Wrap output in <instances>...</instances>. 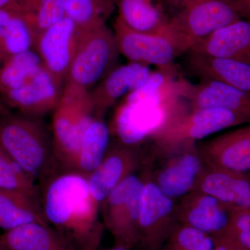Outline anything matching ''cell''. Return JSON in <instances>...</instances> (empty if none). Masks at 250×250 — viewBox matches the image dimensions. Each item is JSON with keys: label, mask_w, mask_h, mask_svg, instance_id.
<instances>
[{"label": "cell", "mask_w": 250, "mask_h": 250, "mask_svg": "<svg viewBox=\"0 0 250 250\" xmlns=\"http://www.w3.org/2000/svg\"><path fill=\"white\" fill-rule=\"evenodd\" d=\"M233 213L214 197L196 190L177 202L179 223L214 238L228 232Z\"/></svg>", "instance_id": "16"}, {"label": "cell", "mask_w": 250, "mask_h": 250, "mask_svg": "<svg viewBox=\"0 0 250 250\" xmlns=\"http://www.w3.org/2000/svg\"><path fill=\"white\" fill-rule=\"evenodd\" d=\"M63 88L42 65L20 88L0 96L6 107L24 116L42 118L54 111L62 99Z\"/></svg>", "instance_id": "13"}, {"label": "cell", "mask_w": 250, "mask_h": 250, "mask_svg": "<svg viewBox=\"0 0 250 250\" xmlns=\"http://www.w3.org/2000/svg\"><path fill=\"white\" fill-rule=\"evenodd\" d=\"M215 246L213 236L179 223L161 250H213Z\"/></svg>", "instance_id": "30"}, {"label": "cell", "mask_w": 250, "mask_h": 250, "mask_svg": "<svg viewBox=\"0 0 250 250\" xmlns=\"http://www.w3.org/2000/svg\"><path fill=\"white\" fill-rule=\"evenodd\" d=\"M250 116L223 109H188L171 120L149 139L154 159L195 144L229 128L250 124Z\"/></svg>", "instance_id": "4"}, {"label": "cell", "mask_w": 250, "mask_h": 250, "mask_svg": "<svg viewBox=\"0 0 250 250\" xmlns=\"http://www.w3.org/2000/svg\"><path fill=\"white\" fill-rule=\"evenodd\" d=\"M34 45V36L19 11L12 6L0 9V65Z\"/></svg>", "instance_id": "24"}, {"label": "cell", "mask_w": 250, "mask_h": 250, "mask_svg": "<svg viewBox=\"0 0 250 250\" xmlns=\"http://www.w3.org/2000/svg\"><path fill=\"white\" fill-rule=\"evenodd\" d=\"M179 224L177 201L161 191L149 173L143 187L136 248L161 250Z\"/></svg>", "instance_id": "9"}, {"label": "cell", "mask_w": 250, "mask_h": 250, "mask_svg": "<svg viewBox=\"0 0 250 250\" xmlns=\"http://www.w3.org/2000/svg\"><path fill=\"white\" fill-rule=\"evenodd\" d=\"M206 166L250 173V125L197 143Z\"/></svg>", "instance_id": "14"}, {"label": "cell", "mask_w": 250, "mask_h": 250, "mask_svg": "<svg viewBox=\"0 0 250 250\" xmlns=\"http://www.w3.org/2000/svg\"><path fill=\"white\" fill-rule=\"evenodd\" d=\"M181 97L190 110L223 108L250 116V93L221 82L200 80L196 83L183 75L179 80Z\"/></svg>", "instance_id": "15"}, {"label": "cell", "mask_w": 250, "mask_h": 250, "mask_svg": "<svg viewBox=\"0 0 250 250\" xmlns=\"http://www.w3.org/2000/svg\"><path fill=\"white\" fill-rule=\"evenodd\" d=\"M0 243L7 250H78L49 225L33 223L5 231Z\"/></svg>", "instance_id": "21"}, {"label": "cell", "mask_w": 250, "mask_h": 250, "mask_svg": "<svg viewBox=\"0 0 250 250\" xmlns=\"http://www.w3.org/2000/svg\"><path fill=\"white\" fill-rule=\"evenodd\" d=\"M11 6L19 11L34 41L42 31L65 16L62 0H14Z\"/></svg>", "instance_id": "27"}, {"label": "cell", "mask_w": 250, "mask_h": 250, "mask_svg": "<svg viewBox=\"0 0 250 250\" xmlns=\"http://www.w3.org/2000/svg\"><path fill=\"white\" fill-rule=\"evenodd\" d=\"M39 186L46 222L78 250H99L104 225L87 177L77 171H61Z\"/></svg>", "instance_id": "1"}, {"label": "cell", "mask_w": 250, "mask_h": 250, "mask_svg": "<svg viewBox=\"0 0 250 250\" xmlns=\"http://www.w3.org/2000/svg\"><path fill=\"white\" fill-rule=\"evenodd\" d=\"M117 6L118 18L132 30L157 34L168 29L169 18L162 0H118Z\"/></svg>", "instance_id": "22"}, {"label": "cell", "mask_w": 250, "mask_h": 250, "mask_svg": "<svg viewBox=\"0 0 250 250\" xmlns=\"http://www.w3.org/2000/svg\"><path fill=\"white\" fill-rule=\"evenodd\" d=\"M106 250H132V249H130V248H126V247L116 245V246L113 247V248H109V249Z\"/></svg>", "instance_id": "33"}, {"label": "cell", "mask_w": 250, "mask_h": 250, "mask_svg": "<svg viewBox=\"0 0 250 250\" xmlns=\"http://www.w3.org/2000/svg\"><path fill=\"white\" fill-rule=\"evenodd\" d=\"M78 38V27L65 16L42 31L34 41V49L42 65L63 88Z\"/></svg>", "instance_id": "12"}, {"label": "cell", "mask_w": 250, "mask_h": 250, "mask_svg": "<svg viewBox=\"0 0 250 250\" xmlns=\"http://www.w3.org/2000/svg\"><path fill=\"white\" fill-rule=\"evenodd\" d=\"M155 161H163L162 164L156 170L150 166L149 178L176 201L195 190L207 167L197 143L164 154Z\"/></svg>", "instance_id": "11"}, {"label": "cell", "mask_w": 250, "mask_h": 250, "mask_svg": "<svg viewBox=\"0 0 250 250\" xmlns=\"http://www.w3.org/2000/svg\"><path fill=\"white\" fill-rule=\"evenodd\" d=\"M162 1L169 18V30L191 48L220 28L247 18L236 0Z\"/></svg>", "instance_id": "5"}, {"label": "cell", "mask_w": 250, "mask_h": 250, "mask_svg": "<svg viewBox=\"0 0 250 250\" xmlns=\"http://www.w3.org/2000/svg\"><path fill=\"white\" fill-rule=\"evenodd\" d=\"M0 250H7L4 246H2V245H1V243H0Z\"/></svg>", "instance_id": "35"}, {"label": "cell", "mask_w": 250, "mask_h": 250, "mask_svg": "<svg viewBox=\"0 0 250 250\" xmlns=\"http://www.w3.org/2000/svg\"><path fill=\"white\" fill-rule=\"evenodd\" d=\"M14 0H0V9L9 7L12 6Z\"/></svg>", "instance_id": "32"}, {"label": "cell", "mask_w": 250, "mask_h": 250, "mask_svg": "<svg viewBox=\"0 0 250 250\" xmlns=\"http://www.w3.org/2000/svg\"><path fill=\"white\" fill-rule=\"evenodd\" d=\"M190 51L250 65V18H242L220 28L197 42Z\"/></svg>", "instance_id": "19"}, {"label": "cell", "mask_w": 250, "mask_h": 250, "mask_svg": "<svg viewBox=\"0 0 250 250\" xmlns=\"http://www.w3.org/2000/svg\"><path fill=\"white\" fill-rule=\"evenodd\" d=\"M185 102L177 106L122 101L109 126L113 139L126 146H141L182 112L188 109Z\"/></svg>", "instance_id": "8"}, {"label": "cell", "mask_w": 250, "mask_h": 250, "mask_svg": "<svg viewBox=\"0 0 250 250\" xmlns=\"http://www.w3.org/2000/svg\"><path fill=\"white\" fill-rule=\"evenodd\" d=\"M111 141L109 125L104 116H95L83 134L77 172L88 177L103 162Z\"/></svg>", "instance_id": "25"}, {"label": "cell", "mask_w": 250, "mask_h": 250, "mask_svg": "<svg viewBox=\"0 0 250 250\" xmlns=\"http://www.w3.org/2000/svg\"><path fill=\"white\" fill-rule=\"evenodd\" d=\"M195 190L236 212L250 208V173L206 167Z\"/></svg>", "instance_id": "18"}, {"label": "cell", "mask_w": 250, "mask_h": 250, "mask_svg": "<svg viewBox=\"0 0 250 250\" xmlns=\"http://www.w3.org/2000/svg\"><path fill=\"white\" fill-rule=\"evenodd\" d=\"M33 223L48 224L40 200L23 192L0 190V228L7 231Z\"/></svg>", "instance_id": "23"}, {"label": "cell", "mask_w": 250, "mask_h": 250, "mask_svg": "<svg viewBox=\"0 0 250 250\" xmlns=\"http://www.w3.org/2000/svg\"><path fill=\"white\" fill-rule=\"evenodd\" d=\"M120 54L114 33L106 23L79 31L63 91L88 93L119 65Z\"/></svg>", "instance_id": "3"}, {"label": "cell", "mask_w": 250, "mask_h": 250, "mask_svg": "<svg viewBox=\"0 0 250 250\" xmlns=\"http://www.w3.org/2000/svg\"><path fill=\"white\" fill-rule=\"evenodd\" d=\"M53 112L51 131L61 171H77L83 134L96 116L88 93L62 91L60 103Z\"/></svg>", "instance_id": "6"}, {"label": "cell", "mask_w": 250, "mask_h": 250, "mask_svg": "<svg viewBox=\"0 0 250 250\" xmlns=\"http://www.w3.org/2000/svg\"><path fill=\"white\" fill-rule=\"evenodd\" d=\"M185 55L186 70L192 76L199 80L216 81L250 93V65L248 64L191 51Z\"/></svg>", "instance_id": "20"}, {"label": "cell", "mask_w": 250, "mask_h": 250, "mask_svg": "<svg viewBox=\"0 0 250 250\" xmlns=\"http://www.w3.org/2000/svg\"><path fill=\"white\" fill-rule=\"evenodd\" d=\"M0 190L23 192L41 201L39 184L24 172L1 147Z\"/></svg>", "instance_id": "29"}, {"label": "cell", "mask_w": 250, "mask_h": 250, "mask_svg": "<svg viewBox=\"0 0 250 250\" xmlns=\"http://www.w3.org/2000/svg\"><path fill=\"white\" fill-rule=\"evenodd\" d=\"M42 66L40 57L34 48L5 62L0 65V96L22 86Z\"/></svg>", "instance_id": "28"}, {"label": "cell", "mask_w": 250, "mask_h": 250, "mask_svg": "<svg viewBox=\"0 0 250 250\" xmlns=\"http://www.w3.org/2000/svg\"><path fill=\"white\" fill-rule=\"evenodd\" d=\"M153 70L150 66L129 62L118 65L88 92L90 103L95 115L105 116L106 111L130 93L146 83Z\"/></svg>", "instance_id": "17"}, {"label": "cell", "mask_w": 250, "mask_h": 250, "mask_svg": "<svg viewBox=\"0 0 250 250\" xmlns=\"http://www.w3.org/2000/svg\"><path fill=\"white\" fill-rule=\"evenodd\" d=\"M6 110H7V108H6V106H4L2 102L0 100V114H1V113H3V112L6 111Z\"/></svg>", "instance_id": "34"}, {"label": "cell", "mask_w": 250, "mask_h": 250, "mask_svg": "<svg viewBox=\"0 0 250 250\" xmlns=\"http://www.w3.org/2000/svg\"><path fill=\"white\" fill-rule=\"evenodd\" d=\"M0 147L39 185L61 172L52 131L42 118L8 109L1 113Z\"/></svg>", "instance_id": "2"}, {"label": "cell", "mask_w": 250, "mask_h": 250, "mask_svg": "<svg viewBox=\"0 0 250 250\" xmlns=\"http://www.w3.org/2000/svg\"><path fill=\"white\" fill-rule=\"evenodd\" d=\"M113 33L120 54L129 62L156 68L174 65L177 59L191 49L187 41L169 29L161 34H142L126 27L118 17L113 24Z\"/></svg>", "instance_id": "7"}, {"label": "cell", "mask_w": 250, "mask_h": 250, "mask_svg": "<svg viewBox=\"0 0 250 250\" xmlns=\"http://www.w3.org/2000/svg\"><path fill=\"white\" fill-rule=\"evenodd\" d=\"M241 5L247 17L250 18V0H236Z\"/></svg>", "instance_id": "31"}, {"label": "cell", "mask_w": 250, "mask_h": 250, "mask_svg": "<svg viewBox=\"0 0 250 250\" xmlns=\"http://www.w3.org/2000/svg\"><path fill=\"white\" fill-rule=\"evenodd\" d=\"M150 157L149 141L141 146H130L112 140L103 162L87 177L90 194L100 209L120 182L133 172L150 165Z\"/></svg>", "instance_id": "10"}, {"label": "cell", "mask_w": 250, "mask_h": 250, "mask_svg": "<svg viewBox=\"0 0 250 250\" xmlns=\"http://www.w3.org/2000/svg\"><path fill=\"white\" fill-rule=\"evenodd\" d=\"M118 0H62L65 16L70 18L79 31L90 30L106 24L114 12Z\"/></svg>", "instance_id": "26"}]
</instances>
